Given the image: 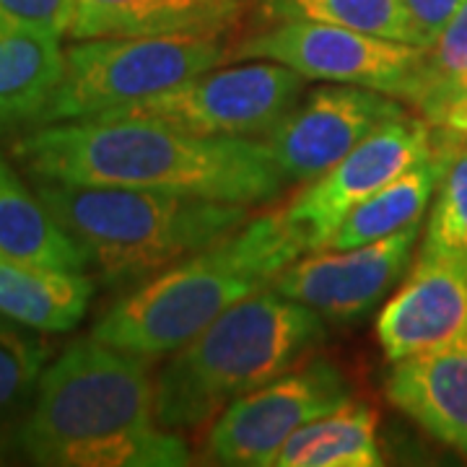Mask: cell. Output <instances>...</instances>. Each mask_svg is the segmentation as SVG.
Returning a JSON list of instances; mask_svg holds the SVG:
<instances>
[{
    "label": "cell",
    "mask_w": 467,
    "mask_h": 467,
    "mask_svg": "<svg viewBox=\"0 0 467 467\" xmlns=\"http://www.w3.org/2000/svg\"><path fill=\"white\" fill-rule=\"evenodd\" d=\"M34 180L140 187L254 205L285 177L260 138L192 135L138 117H81L39 125L14 146Z\"/></svg>",
    "instance_id": "6da1fadb"
},
{
    "label": "cell",
    "mask_w": 467,
    "mask_h": 467,
    "mask_svg": "<svg viewBox=\"0 0 467 467\" xmlns=\"http://www.w3.org/2000/svg\"><path fill=\"white\" fill-rule=\"evenodd\" d=\"M18 444L36 465L184 467L190 450L156 418L146 358L76 340L50 367L21 423Z\"/></svg>",
    "instance_id": "7a4b0ae2"
},
{
    "label": "cell",
    "mask_w": 467,
    "mask_h": 467,
    "mask_svg": "<svg viewBox=\"0 0 467 467\" xmlns=\"http://www.w3.org/2000/svg\"><path fill=\"white\" fill-rule=\"evenodd\" d=\"M304 252L309 239L285 208L250 218L122 296L94 325L91 337L146 361L169 356L239 301L270 288Z\"/></svg>",
    "instance_id": "3957f363"
},
{
    "label": "cell",
    "mask_w": 467,
    "mask_h": 467,
    "mask_svg": "<svg viewBox=\"0 0 467 467\" xmlns=\"http://www.w3.org/2000/svg\"><path fill=\"white\" fill-rule=\"evenodd\" d=\"M325 340V319L270 285L169 353L156 377V418L171 431L201 429L234 400L309 361Z\"/></svg>",
    "instance_id": "277c9868"
},
{
    "label": "cell",
    "mask_w": 467,
    "mask_h": 467,
    "mask_svg": "<svg viewBox=\"0 0 467 467\" xmlns=\"http://www.w3.org/2000/svg\"><path fill=\"white\" fill-rule=\"evenodd\" d=\"M34 192L117 284L150 278L250 221V205L161 190L34 180Z\"/></svg>",
    "instance_id": "5b68a950"
},
{
    "label": "cell",
    "mask_w": 467,
    "mask_h": 467,
    "mask_svg": "<svg viewBox=\"0 0 467 467\" xmlns=\"http://www.w3.org/2000/svg\"><path fill=\"white\" fill-rule=\"evenodd\" d=\"M232 60L223 34H143L76 39L66 73L34 125L122 109Z\"/></svg>",
    "instance_id": "8992f818"
},
{
    "label": "cell",
    "mask_w": 467,
    "mask_h": 467,
    "mask_svg": "<svg viewBox=\"0 0 467 467\" xmlns=\"http://www.w3.org/2000/svg\"><path fill=\"white\" fill-rule=\"evenodd\" d=\"M301 91L304 78L296 70L247 60L244 66L211 67L156 97L104 112V117H138L192 135L263 138L299 104Z\"/></svg>",
    "instance_id": "52a82bcc"
},
{
    "label": "cell",
    "mask_w": 467,
    "mask_h": 467,
    "mask_svg": "<svg viewBox=\"0 0 467 467\" xmlns=\"http://www.w3.org/2000/svg\"><path fill=\"white\" fill-rule=\"evenodd\" d=\"M426 47L330 24L285 21L252 34L232 60H267L296 70L304 81L364 86L410 104Z\"/></svg>",
    "instance_id": "ba28073f"
},
{
    "label": "cell",
    "mask_w": 467,
    "mask_h": 467,
    "mask_svg": "<svg viewBox=\"0 0 467 467\" xmlns=\"http://www.w3.org/2000/svg\"><path fill=\"white\" fill-rule=\"evenodd\" d=\"M353 400L343 371L327 358H309L288 374L234 400L216 418L208 454L232 467H273L275 454L306 423Z\"/></svg>",
    "instance_id": "9c48e42d"
},
{
    "label": "cell",
    "mask_w": 467,
    "mask_h": 467,
    "mask_svg": "<svg viewBox=\"0 0 467 467\" xmlns=\"http://www.w3.org/2000/svg\"><path fill=\"white\" fill-rule=\"evenodd\" d=\"M434 150L431 122L423 115L405 112L374 130L322 177L312 180L288 202L285 216L306 234L309 252L322 250L361 202L377 195L402 171L426 161Z\"/></svg>",
    "instance_id": "30bf717a"
},
{
    "label": "cell",
    "mask_w": 467,
    "mask_h": 467,
    "mask_svg": "<svg viewBox=\"0 0 467 467\" xmlns=\"http://www.w3.org/2000/svg\"><path fill=\"white\" fill-rule=\"evenodd\" d=\"M420 223L358 247H322L294 260L273 288L315 309L325 322H356L374 312L408 275Z\"/></svg>",
    "instance_id": "8fae6325"
},
{
    "label": "cell",
    "mask_w": 467,
    "mask_h": 467,
    "mask_svg": "<svg viewBox=\"0 0 467 467\" xmlns=\"http://www.w3.org/2000/svg\"><path fill=\"white\" fill-rule=\"evenodd\" d=\"M405 112V101L374 88L319 86L260 140L285 182H312Z\"/></svg>",
    "instance_id": "7c38bea8"
},
{
    "label": "cell",
    "mask_w": 467,
    "mask_h": 467,
    "mask_svg": "<svg viewBox=\"0 0 467 467\" xmlns=\"http://www.w3.org/2000/svg\"><path fill=\"white\" fill-rule=\"evenodd\" d=\"M467 335V263L416 257L377 317V340L389 364Z\"/></svg>",
    "instance_id": "4fadbf2b"
},
{
    "label": "cell",
    "mask_w": 467,
    "mask_h": 467,
    "mask_svg": "<svg viewBox=\"0 0 467 467\" xmlns=\"http://www.w3.org/2000/svg\"><path fill=\"white\" fill-rule=\"evenodd\" d=\"M387 400L467 457V335L392 364Z\"/></svg>",
    "instance_id": "5bb4252c"
},
{
    "label": "cell",
    "mask_w": 467,
    "mask_h": 467,
    "mask_svg": "<svg viewBox=\"0 0 467 467\" xmlns=\"http://www.w3.org/2000/svg\"><path fill=\"white\" fill-rule=\"evenodd\" d=\"M247 0H76L67 36H143V34H223Z\"/></svg>",
    "instance_id": "9a60e30c"
},
{
    "label": "cell",
    "mask_w": 467,
    "mask_h": 467,
    "mask_svg": "<svg viewBox=\"0 0 467 467\" xmlns=\"http://www.w3.org/2000/svg\"><path fill=\"white\" fill-rule=\"evenodd\" d=\"M66 73L60 36L0 18V125L36 119Z\"/></svg>",
    "instance_id": "2e32d148"
},
{
    "label": "cell",
    "mask_w": 467,
    "mask_h": 467,
    "mask_svg": "<svg viewBox=\"0 0 467 467\" xmlns=\"http://www.w3.org/2000/svg\"><path fill=\"white\" fill-rule=\"evenodd\" d=\"M0 254L63 273H86L88 252L60 226L39 195L0 161Z\"/></svg>",
    "instance_id": "e0dca14e"
},
{
    "label": "cell",
    "mask_w": 467,
    "mask_h": 467,
    "mask_svg": "<svg viewBox=\"0 0 467 467\" xmlns=\"http://www.w3.org/2000/svg\"><path fill=\"white\" fill-rule=\"evenodd\" d=\"M94 284L86 273H63L0 254V317L39 333H66L84 319Z\"/></svg>",
    "instance_id": "ac0fdd59"
},
{
    "label": "cell",
    "mask_w": 467,
    "mask_h": 467,
    "mask_svg": "<svg viewBox=\"0 0 467 467\" xmlns=\"http://www.w3.org/2000/svg\"><path fill=\"white\" fill-rule=\"evenodd\" d=\"M457 150L460 149L436 143V150L426 161L402 171L400 177L384 184L377 195H371L367 202H361L340 223V229L333 234L327 247L348 250V247H358V244H367L374 239L402 232L413 223H420V218L434 201L436 190L444 180L451 156Z\"/></svg>",
    "instance_id": "d6986e66"
},
{
    "label": "cell",
    "mask_w": 467,
    "mask_h": 467,
    "mask_svg": "<svg viewBox=\"0 0 467 467\" xmlns=\"http://www.w3.org/2000/svg\"><path fill=\"white\" fill-rule=\"evenodd\" d=\"M377 410L350 400L340 410L306 423L275 454L273 467H377L382 465Z\"/></svg>",
    "instance_id": "ffe728a7"
},
{
    "label": "cell",
    "mask_w": 467,
    "mask_h": 467,
    "mask_svg": "<svg viewBox=\"0 0 467 467\" xmlns=\"http://www.w3.org/2000/svg\"><path fill=\"white\" fill-rule=\"evenodd\" d=\"M257 11L275 24H330L423 47L420 34L402 0H257Z\"/></svg>",
    "instance_id": "44dd1931"
},
{
    "label": "cell",
    "mask_w": 467,
    "mask_h": 467,
    "mask_svg": "<svg viewBox=\"0 0 467 467\" xmlns=\"http://www.w3.org/2000/svg\"><path fill=\"white\" fill-rule=\"evenodd\" d=\"M418 257H447L467 263V146L451 156L436 190Z\"/></svg>",
    "instance_id": "7402d4cb"
},
{
    "label": "cell",
    "mask_w": 467,
    "mask_h": 467,
    "mask_svg": "<svg viewBox=\"0 0 467 467\" xmlns=\"http://www.w3.org/2000/svg\"><path fill=\"white\" fill-rule=\"evenodd\" d=\"M14 319L0 317V418L14 416L34 400L42 371L47 368L50 346L39 337V330Z\"/></svg>",
    "instance_id": "603a6c76"
},
{
    "label": "cell",
    "mask_w": 467,
    "mask_h": 467,
    "mask_svg": "<svg viewBox=\"0 0 467 467\" xmlns=\"http://www.w3.org/2000/svg\"><path fill=\"white\" fill-rule=\"evenodd\" d=\"M467 78V3L451 16L431 47H426L413 107L429 122Z\"/></svg>",
    "instance_id": "cb8c5ba5"
},
{
    "label": "cell",
    "mask_w": 467,
    "mask_h": 467,
    "mask_svg": "<svg viewBox=\"0 0 467 467\" xmlns=\"http://www.w3.org/2000/svg\"><path fill=\"white\" fill-rule=\"evenodd\" d=\"M76 0H0V18L66 36L73 26Z\"/></svg>",
    "instance_id": "d4e9b609"
},
{
    "label": "cell",
    "mask_w": 467,
    "mask_h": 467,
    "mask_svg": "<svg viewBox=\"0 0 467 467\" xmlns=\"http://www.w3.org/2000/svg\"><path fill=\"white\" fill-rule=\"evenodd\" d=\"M431 128L439 146H451V149L467 146V78L436 112Z\"/></svg>",
    "instance_id": "484cf974"
},
{
    "label": "cell",
    "mask_w": 467,
    "mask_h": 467,
    "mask_svg": "<svg viewBox=\"0 0 467 467\" xmlns=\"http://www.w3.org/2000/svg\"><path fill=\"white\" fill-rule=\"evenodd\" d=\"M408 14L416 24L423 47H431L441 29L451 21V16L465 5L467 0H402Z\"/></svg>",
    "instance_id": "4316f807"
}]
</instances>
